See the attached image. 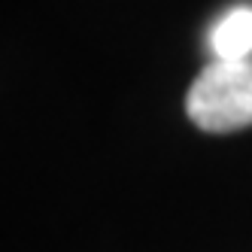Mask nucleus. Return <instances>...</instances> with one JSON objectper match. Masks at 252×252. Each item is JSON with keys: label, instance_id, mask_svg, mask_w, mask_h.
Listing matches in <instances>:
<instances>
[{"label": "nucleus", "instance_id": "nucleus-1", "mask_svg": "<svg viewBox=\"0 0 252 252\" xmlns=\"http://www.w3.org/2000/svg\"><path fill=\"white\" fill-rule=\"evenodd\" d=\"M189 119L207 134L252 125V61H210L186 94Z\"/></svg>", "mask_w": 252, "mask_h": 252}, {"label": "nucleus", "instance_id": "nucleus-2", "mask_svg": "<svg viewBox=\"0 0 252 252\" xmlns=\"http://www.w3.org/2000/svg\"><path fill=\"white\" fill-rule=\"evenodd\" d=\"M210 49L222 61H249L252 55V6H234L210 31Z\"/></svg>", "mask_w": 252, "mask_h": 252}]
</instances>
